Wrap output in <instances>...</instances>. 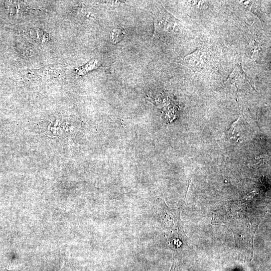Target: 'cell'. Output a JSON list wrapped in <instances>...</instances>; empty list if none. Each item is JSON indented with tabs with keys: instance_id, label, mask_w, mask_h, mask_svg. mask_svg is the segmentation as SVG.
<instances>
[{
	"instance_id": "5b68a950",
	"label": "cell",
	"mask_w": 271,
	"mask_h": 271,
	"mask_svg": "<svg viewBox=\"0 0 271 271\" xmlns=\"http://www.w3.org/2000/svg\"><path fill=\"white\" fill-rule=\"evenodd\" d=\"M29 35L34 40L39 43H45L50 39L48 34L39 28L31 29Z\"/></svg>"
},
{
	"instance_id": "3957f363",
	"label": "cell",
	"mask_w": 271,
	"mask_h": 271,
	"mask_svg": "<svg viewBox=\"0 0 271 271\" xmlns=\"http://www.w3.org/2000/svg\"><path fill=\"white\" fill-rule=\"evenodd\" d=\"M201 56L200 50L197 49L192 53L187 55L183 59V63L194 71L198 70L201 65Z\"/></svg>"
},
{
	"instance_id": "8992f818",
	"label": "cell",
	"mask_w": 271,
	"mask_h": 271,
	"mask_svg": "<svg viewBox=\"0 0 271 271\" xmlns=\"http://www.w3.org/2000/svg\"><path fill=\"white\" fill-rule=\"evenodd\" d=\"M97 65V61L96 59H93L88 62L85 65L76 69V72L78 75H83L92 69H94Z\"/></svg>"
},
{
	"instance_id": "52a82bcc",
	"label": "cell",
	"mask_w": 271,
	"mask_h": 271,
	"mask_svg": "<svg viewBox=\"0 0 271 271\" xmlns=\"http://www.w3.org/2000/svg\"><path fill=\"white\" fill-rule=\"evenodd\" d=\"M123 31L120 29H114L110 34V40L114 43L119 42L123 37Z\"/></svg>"
},
{
	"instance_id": "ba28073f",
	"label": "cell",
	"mask_w": 271,
	"mask_h": 271,
	"mask_svg": "<svg viewBox=\"0 0 271 271\" xmlns=\"http://www.w3.org/2000/svg\"><path fill=\"white\" fill-rule=\"evenodd\" d=\"M170 271H181L180 266L176 260L174 261Z\"/></svg>"
},
{
	"instance_id": "277c9868",
	"label": "cell",
	"mask_w": 271,
	"mask_h": 271,
	"mask_svg": "<svg viewBox=\"0 0 271 271\" xmlns=\"http://www.w3.org/2000/svg\"><path fill=\"white\" fill-rule=\"evenodd\" d=\"M247 79L248 78L242 69L241 62L240 64H237L235 67L233 71L226 80L225 83L235 84L237 81L244 80L245 81H247L250 85V83Z\"/></svg>"
},
{
	"instance_id": "6da1fadb",
	"label": "cell",
	"mask_w": 271,
	"mask_h": 271,
	"mask_svg": "<svg viewBox=\"0 0 271 271\" xmlns=\"http://www.w3.org/2000/svg\"><path fill=\"white\" fill-rule=\"evenodd\" d=\"M159 217L169 244L174 249L181 248L185 242L187 236L179 210L170 208L164 201L159 207Z\"/></svg>"
},
{
	"instance_id": "7a4b0ae2",
	"label": "cell",
	"mask_w": 271,
	"mask_h": 271,
	"mask_svg": "<svg viewBox=\"0 0 271 271\" xmlns=\"http://www.w3.org/2000/svg\"><path fill=\"white\" fill-rule=\"evenodd\" d=\"M174 18L168 13L162 12L156 16L155 21V32L160 33L169 32L175 24Z\"/></svg>"
}]
</instances>
